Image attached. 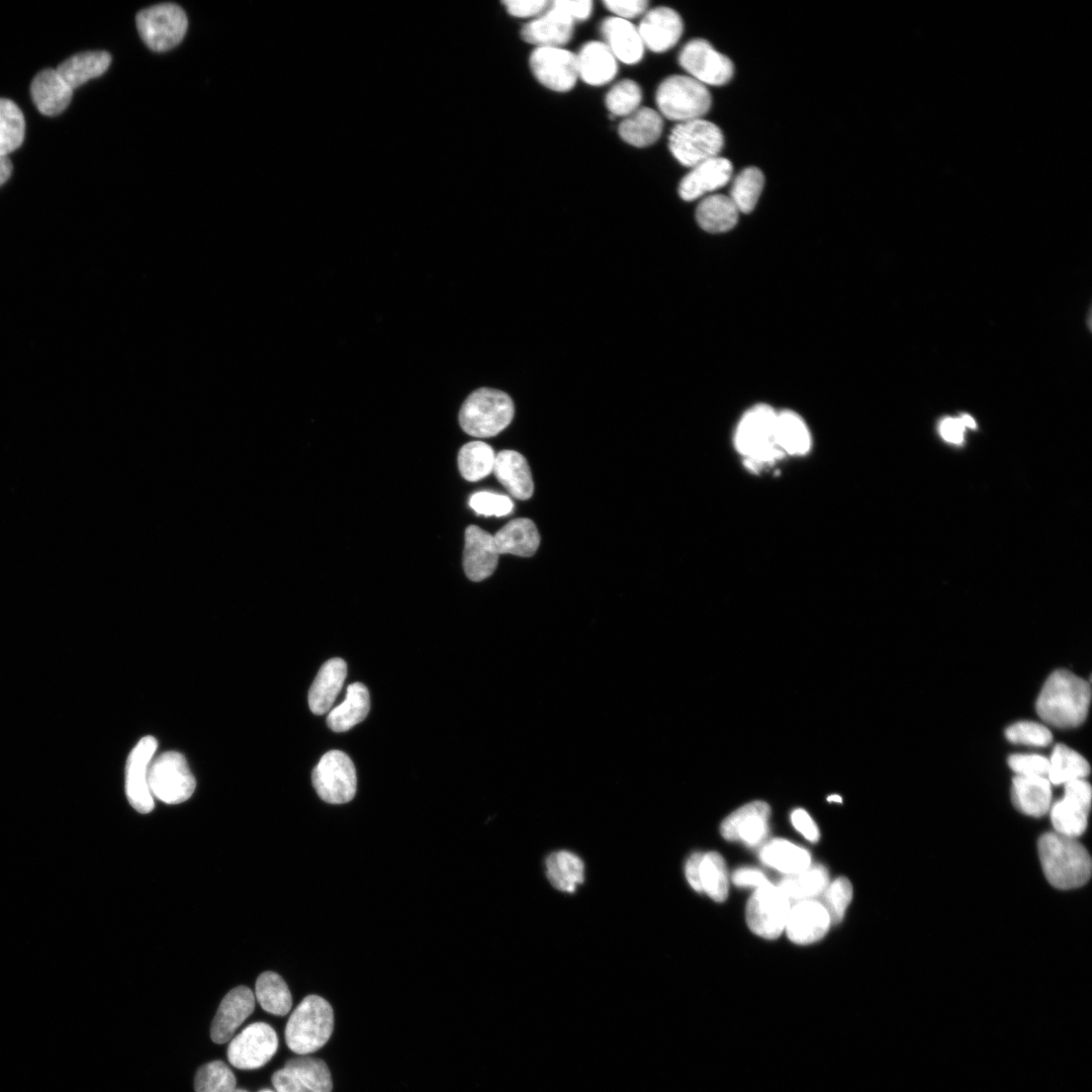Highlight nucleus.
Returning a JSON list of instances; mask_svg holds the SVG:
<instances>
[{
    "mask_svg": "<svg viewBox=\"0 0 1092 1092\" xmlns=\"http://www.w3.org/2000/svg\"><path fill=\"white\" fill-rule=\"evenodd\" d=\"M333 1028L330 1003L317 995H308L292 1011L285 1027V1041L292 1052L305 1056L323 1048Z\"/></svg>",
    "mask_w": 1092,
    "mask_h": 1092,
    "instance_id": "7ed1b4c3",
    "label": "nucleus"
},
{
    "mask_svg": "<svg viewBox=\"0 0 1092 1092\" xmlns=\"http://www.w3.org/2000/svg\"><path fill=\"white\" fill-rule=\"evenodd\" d=\"M678 64L690 77L704 85H724L734 74L731 60L703 38L692 39L682 47Z\"/></svg>",
    "mask_w": 1092,
    "mask_h": 1092,
    "instance_id": "f8f14e48",
    "label": "nucleus"
},
{
    "mask_svg": "<svg viewBox=\"0 0 1092 1092\" xmlns=\"http://www.w3.org/2000/svg\"><path fill=\"white\" fill-rule=\"evenodd\" d=\"M272 1084L276 1092H309L291 1073L280 1069L272 1076Z\"/></svg>",
    "mask_w": 1092,
    "mask_h": 1092,
    "instance_id": "13d9d810",
    "label": "nucleus"
},
{
    "mask_svg": "<svg viewBox=\"0 0 1092 1092\" xmlns=\"http://www.w3.org/2000/svg\"><path fill=\"white\" fill-rule=\"evenodd\" d=\"M731 162L722 157L706 160L695 167L681 179L678 194L686 201L695 200L708 192L723 187L731 178Z\"/></svg>",
    "mask_w": 1092,
    "mask_h": 1092,
    "instance_id": "5701e85b",
    "label": "nucleus"
},
{
    "mask_svg": "<svg viewBox=\"0 0 1092 1092\" xmlns=\"http://www.w3.org/2000/svg\"><path fill=\"white\" fill-rule=\"evenodd\" d=\"M662 116L649 107H639L624 117L618 126L620 138L628 145L646 148L653 145L661 135Z\"/></svg>",
    "mask_w": 1092,
    "mask_h": 1092,
    "instance_id": "7c9ffc66",
    "label": "nucleus"
},
{
    "mask_svg": "<svg viewBox=\"0 0 1092 1092\" xmlns=\"http://www.w3.org/2000/svg\"><path fill=\"white\" fill-rule=\"evenodd\" d=\"M791 820L794 827L801 832L805 838L815 842L819 839V830L811 816L801 808L793 811Z\"/></svg>",
    "mask_w": 1092,
    "mask_h": 1092,
    "instance_id": "4d7b16f0",
    "label": "nucleus"
},
{
    "mask_svg": "<svg viewBox=\"0 0 1092 1092\" xmlns=\"http://www.w3.org/2000/svg\"><path fill=\"white\" fill-rule=\"evenodd\" d=\"M739 210L732 199L724 194L704 198L696 210L699 225L709 233H724L737 223Z\"/></svg>",
    "mask_w": 1092,
    "mask_h": 1092,
    "instance_id": "72a5a7b5",
    "label": "nucleus"
},
{
    "mask_svg": "<svg viewBox=\"0 0 1092 1092\" xmlns=\"http://www.w3.org/2000/svg\"><path fill=\"white\" fill-rule=\"evenodd\" d=\"M732 882L739 887L755 886L757 888L769 883L760 871L745 868L739 869L733 873Z\"/></svg>",
    "mask_w": 1092,
    "mask_h": 1092,
    "instance_id": "bf43d9fd",
    "label": "nucleus"
},
{
    "mask_svg": "<svg viewBox=\"0 0 1092 1092\" xmlns=\"http://www.w3.org/2000/svg\"><path fill=\"white\" fill-rule=\"evenodd\" d=\"M32 100L44 115H57L63 112L71 102L73 89L62 79L56 70L46 69L38 72L30 85Z\"/></svg>",
    "mask_w": 1092,
    "mask_h": 1092,
    "instance_id": "a878e982",
    "label": "nucleus"
},
{
    "mask_svg": "<svg viewBox=\"0 0 1092 1092\" xmlns=\"http://www.w3.org/2000/svg\"><path fill=\"white\" fill-rule=\"evenodd\" d=\"M791 906L789 899L770 883L757 888L746 906L749 929L764 938L774 939L783 932Z\"/></svg>",
    "mask_w": 1092,
    "mask_h": 1092,
    "instance_id": "9b49d317",
    "label": "nucleus"
},
{
    "mask_svg": "<svg viewBox=\"0 0 1092 1092\" xmlns=\"http://www.w3.org/2000/svg\"><path fill=\"white\" fill-rule=\"evenodd\" d=\"M703 892L716 902H723L728 895V873L723 857L718 852H708L700 867Z\"/></svg>",
    "mask_w": 1092,
    "mask_h": 1092,
    "instance_id": "a18cd8bd",
    "label": "nucleus"
},
{
    "mask_svg": "<svg viewBox=\"0 0 1092 1092\" xmlns=\"http://www.w3.org/2000/svg\"><path fill=\"white\" fill-rule=\"evenodd\" d=\"M233 1071L221 1061L201 1066L194 1078L195 1092H232L236 1088Z\"/></svg>",
    "mask_w": 1092,
    "mask_h": 1092,
    "instance_id": "de8ad7c7",
    "label": "nucleus"
},
{
    "mask_svg": "<svg viewBox=\"0 0 1092 1092\" xmlns=\"http://www.w3.org/2000/svg\"><path fill=\"white\" fill-rule=\"evenodd\" d=\"M1049 762L1048 779L1054 785H1065L1085 779L1090 772L1088 761L1077 751L1062 743L1055 746Z\"/></svg>",
    "mask_w": 1092,
    "mask_h": 1092,
    "instance_id": "ea45409f",
    "label": "nucleus"
},
{
    "mask_svg": "<svg viewBox=\"0 0 1092 1092\" xmlns=\"http://www.w3.org/2000/svg\"><path fill=\"white\" fill-rule=\"evenodd\" d=\"M637 28L644 47L659 54L677 43L684 31V22L674 9L658 6L645 12Z\"/></svg>",
    "mask_w": 1092,
    "mask_h": 1092,
    "instance_id": "a211bd4d",
    "label": "nucleus"
},
{
    "mask_svg": "<svg viewBox=\"0 0 1092 1092\" xmlns=\"http://www.w3.org/2000/svg\"><path fill=\"white\" fill-rule=\"evenodd\" d=\"M493 536L497 554H513L530 557L537 551L540 535L533 521L519 518L510 521Z\"/></svg>",
    "mask_w": 1092,
    "mask_h": 1092,
    "instance_id": "c756f323",
    "label": "nucleus"
},
{
    "mask_svg": "<svg viewBox=\"0 0 1092 1092\" xmlns=\"http://www.w3.org/2000/svg\"><path fill=\"white\" fill-rule=\"evenodd\" d=\"M255 995L246 986L232 989L221 1000L210 1027V1037L215 1043H225L235 1031L253 1013Z\"/></svg>",
    "mask_w": 1092,
    "mask_h": 1092,
    "instance_id": "6ab92c4d",
    "label": "nucleus"
},
{
    "mask_svg": "<svg viewBox=\"0 0 1092 1092\" xmlns=\"http://www.w3.org/2000/svg\"><path fill=\"white\" fill-rule=\"evenodd\" d=\"M347 675V664L339 657L326 661L308 692V705L315 715L328 712L340 693Z\"/></svg>",
    "mask_w": 1092,
    "mask_h": 1092,
    "instance_id": "cd10ccee",
    "label": "nucleus"
},
{
    "mask_svg": "<svg viewBox=\"0 0 1092 1092\" xmlns=\"http://www.w3.org/2000/svg\"><path fill=\"white\" fill-rule=\"evenodd\" d=\"M573 31L574 22L550 2L545 12L522 27L520 34L524 41L536 48H562Z\"/></svg>",
    "mask_w": 1092,
    "mask_h": 1092,
    "instance_id": "aec40b11",
    "label": "nucleus"
},
{
    "mask_svg": "<svg viewBox=\"0 0 1092 1092\" xmlns=\"http://www.w3.org/2000/svg\"><path fill=\"white\" fill-rule=\"evenodd\" d=\"M1008 764L1017 776L1048 777L1049 759L1038 754H1012Z\"/></svg>",
    "mask_w": 1092,
    "mask_h": 1092,
    "instance_id": "603ef678",
    "label": "nucleus"
},
{
    "mask_svg": "<svg viewBox=\"0 0 1092 1092\" xmlns=\"http://www.w3.org/2000/svg\"><path fill=\"white\" fill-rule=\"evenodd\" d=\"M255 998L261 1007L274 1015H286L292 1005L291 993L281 976L274 972L262 973L255 987Z\"/></svg>",
    "mask_w": 1092,
    "mask_h": 1092,
    "instance_id": "58836bf2",
    "label": "nucleus"
},
{
    "mask_svg": "<svg viewBox=\"0 0 1092 1092\" xmlns=\"http://www.w3.org/2000/svg\"><path fill=\"white\" fill-rule=\"evenodd\" d=\"M575 55L578 79L587 85H606L618 73V61L603 41H587Z\"/></svg>",
    "mask_w": 1092,
    "mask_h": 1092,
    "instance_id": "393cba45",
    "label": "nucleus"
},
{
    "mask_svg": "<svg viewBox=\"0 0 1092 1092\" xmlns=\"http://www.w3.org/2000/svg\"><path fill=\"white\" fill-rule=\"evenodd\" d=\"M659 114L684 122L702 118L712 104L706 85L686 75H671L661 81L655 93Z\"/></svg>",
    "mask_w": 1092,
    "mask_h": 1092,
    "instance_id": "423d86ee",
    "label": "nucleus"
},
{
    "mask_svg": "<svg viewBox=\"0 0 1092 1092\" xmlns=\"http://www.w3.org/2000/svg\"><path fill=\"white\" fill-rule=\"evenodd\" d=\"M1090 699L1088 681L1069 670L1058 669L1043 684L1036 700V712L1050 725L1075 727L1085 721Z\"/></svg>",
    "mask_w": 1092,
    "mask_h": 1092,
    "instance_id": "f257e3e1",
    "label": "nucleus"
},
{
    "mask_svg": "<svg viewBox=\"0 0 1092 1092\" xmlns=\"http://www.w3.org/2000/svg\"><path fill=\"white\" fill-rule=\"evenodd\" d=\"M1011 798L1020 812L1039 817L1052 806V787L1046 777L1015 776L1012 781Z\"/></svg>",
    "mask_w": 1092,
    "mask_h": 1092,
    "instance_id": "c85d7f7f",
    "label": "nucleus"
},
{
    "mask_svg": "<svg viewBox=\"0 0 1092 1092\" xmlns=\"http://www.w3.org/2000/svg\"><path fill=\"white\" fill-rule=\"evenodd\" d=\"M503 4L512 16L526 18L541 15L547 10L550 2L547 0H507Z\"/></svg>",
    "mask_w": 1092,
    "mask_h": 1092,
    "instance_id": "5fc2aeb1",
    "label": "nucleus"
},
{
    "mask_svg": "<svg viewBox=\"0 0 1092 1092\" xmlns=\"http://www.w3.org/2000/svg\"><path fill=\"white\" fill-rule=\"evenodd\" d=\"M642 97V89L637 82L623 79L607 92L605 105L614 117H626L640 107Z\"/></svg>",
    "mask_w": 1092,
    "mask_h": 1092,
    "instance_id": "49530a36",
    "label": "nucleus"
},
{
    "mask_svg": "<svg viewBox=\"0 0 1092 1092\" xmlns=\"http://www.w3.org/2000/svg\"><path fill=\"white\" fill-rule=\"evenodd\" d=\"M135 21L140 36L154 52H165L180 43L188 25L184 10L174 3L145 8Z\"/></svg>",
    "mask_w": 1092,
    "mask_h": 1092,
    "instance_id": "1a4fd4ad",
    "label": "nucleus"
},
{
    "mask_svg": "<svg viewBox=\"0 0 1092 1092\" xmlns=\"http://www.w3.org/2000/svg\"><path fill=\"white\" fill-rule=\"evenodd\" d=\"M493 473L497 480L516 498L525 500L532 496L534 483L526 458L513 450H503L495 455Z\"/></svg>",
    "mask_w": 1092,
    "mask_h": 1092,
    "instance_id": "bb28decb",
    "label": "nucleus"
},
{
    "mask_svg": "<svg viewBox=\"0 0 1092 1092\" xmlns=\"http://www.w3.org/2000/svg\"><path fill=\"white\" fill-rule=\"evenodd\" d=\"M778 413L769 405L757 404L746 412L735 433V446L746 458V466L758 469L785 454L776 443Z\"/></svg>",
    "mask_w": 1092,
    "mask_h": 1092,
    "instance_id": "20e7f679",
    "label": "nucleus"
},
{
    "mask_svg": "<svg viewBox=\"0 0 1092 1092\" xmlns=\"http://www.w3.org/2000/svg\"><path fill=\"white\" fill-rule=\"evenodd\" d=\"M600 32L618 62L635 65L643 59L645 47L637 26L630 20L607 17L600 24Z\"/></svg>",
    "mask_w": 1092,
    "mask_h": 1092,
    "instance_id": "b1692460",
    "label": "nucleus"
},
{
    "mask_svg": "<svg viewBox=\"0 0 1092 1092\" xmlns=\"http://www.w3.org/2000/svg\"><path fill=\"white\" fill-rule=\"evenodd\" d=\"M1005 735L1013 743L1032 746H1046L1053 740V735L1045 726L1031 721L1012 724L1005 730Z\"/></svg>",
    "mask_w": 1092,
    "mask_h": 1092,
    "instance_id": "8fccbe9b",
    "label": "nucleus"
},
{
    "mask_svg": "<svg viewBox=\"0 0 1092 1092\" xmlns=\"http://www.w3.org/2000/svg\"><path fill=\"white\" fill-rule=\"evenodd\" d=\"M195 786V779L180 752L166 751L152 760L149 787L153 798L170 805L179 804L192 796Z\"/></svg>",
    "mask_w": 1092,
    "mask_h": 1092,
    "instance_id": "6e6552de",
    "label": "nucleus"
},
{
    "mask_svg": "<svg viewBox=\"0 0 1092 1092\" xmlns=\"http://www.w3.org/2000/svg\"><path fill=\"white\" fill-rule=\"evenodd\" d=\"M498 554L493 536L481 528L470 525L464 533L463 569L472 581H481L496 568Z\"/></svg>",
    "mask_w": 1092,
    "mask_h": 1092,
    "instance_id": "412c9836",
    "label": "nucleus"
},
{
    "mask_svg": "<svg viewBox=\"0 0 1092 1092\" xmlns=\"http://www.w3.org/2000/svg\"><path fill=\"white\" fill-rule=\"evenodd\" d=\"M723 146L720 127L703 118L676 123L668 136L671 155L686 167L718 157Z\"/></svg>",
    "mask_w": 1092,
    "mask_h": 1092,
    "instance_id": "0eeeda50",
    "label": "nucleus"
},
{
    "mask_svg": "<svg viewBox=\"0 0 1092 1092\" xmlns=\"http://www.w3.org/2000/svg\"><path fill=\"white\" fill-rule=\"evenodd\" d=\"M827 801H829V802H837V803H841V802H842V798H841L840 796H838V795H831V796H829V797L827 798Z\"/></svg>",
    "mask_w": 1092,
    "mask_h": 1092,
    "instance_id": "69168bd1",
    "label": "nucleus"
},
{
    "mask_svg": "<svg viewBox=\"0 0 1092 1092\" xmlns=\"http://www.w3.org/2000/svg\"><path fill=\"white\" fill-rule=\"evenodd\" d=\"M583 862L572 852L560 850L546 859V875L556 889L572 893L583 881Z\"/></svg>",
    "mask_w": 1092,
    "mask_h": 1092,
    "instance_id": "4c0bfd02",
    "label": "nucleus"
},
{
    "mask_svg": "<svg viewBox=\"0 0 1092 1092\" xmlns=\"http://www.w3.org/2000/svg\"><path fill=\"white\" fill-rule=\"evenodd\" d=\"M512 398L504 391L479 388L470 393L461 405L459 424L468 435L489 438L506 429L514 417Z\"/></svg>",
    "mask_w": 1092,
    "mask_h": 1092,
    "instance_id": "39448f33",
    "label": "nucleus"
},
{
    "mask_svg": "<svg viewBox=\"0 0 1092 1092\" xmlns=\"http://www.w3.org/2000/svg\"><path fill=\"white\" fill-rule=\"evenodd\" d=\"M760 860L787 875L801 872L811 864L810 853L785 839H772L759 852Z\"/></svg>",
    "mask_w": 1092,
    "mask_h": 1092,
    "instance_id": "f704fd0d",
    "label": "nucleus"
},
{
    "mask_svg": "<svg viewBox=\"0 0 1092 1092\" xmlns=\"http://www.w3.org/2000/svg\"><path fill=\"white\" fill-rule=\"evenodd\" d=\"M939 432L943 439L950 443L961 444L964 441L965 427L960 419H944L940 423Z\"/></svg>",
    "mask_w": 1092,
    "mask_h": 1092,
    "instance_id": "052dcab7",
    "label": "nucleus"
},
{
    "mask_svg": "<svg viewBox=\"0 0 1092 1092\" xmlns=\"http://www.w3.org/2000/svg\"><path fill=\"white\" fill-rule=\"evenodd\" d=\"M828 881L826 868L816 863L785 876L777 887L789 900L803 901L817 897L828 885Z\"/></svg>",
    "mask_w": 1092,
    "mask_h": 1092,
    "instance_id": "c9c22d12",
    "label": "nucleus"
},
{
    "mask_svg": "<svg viewBox=\"0 0 1092 1092\" xmlns=\"http://www.w3.org/2000/svg\"><path fill=\"white\" fill-rule=\"evenodd\" d=\"M158 742L153 736L143 737L130 751L125 766V794L139 813H150L155 802L149 787V769Z\"/></svg>",
    "mask_w": 1092,
    "mask_h": 1092,
    "instance_id": "dca6fc26",
    "label": "nucleus"
},
{
    "mask_svg": "<svg viewBox=\"0 0 1092 1092\" xmlns=\"http://www.w3.org/2000/svg\"><path fill=\"white\" fill-rule=\"evenodd\" d=\"M776 443L784 454L804 455L810 450L811 436L799 415L790 411L778 413Z\"/></svg>",
    "mask_w": 1092,
    "mask_h": 1092,
    "instance_id": "e433bc0d",
    "label": "nucleus"
},
{
    "mask_svg": "<svg viewBox=\"0 0 1092 1092\" xmlns=\"http://www.w3.org/2000/svg\"><path fill=\"white\" fill-rule=\"evenodd\" d=\"M1037 849L1043 874L1054 887L1074 889L1090 879V854L1076 838L1048 832L1038 839Z\"/></svg>",
    "mask_w": 1092,
    "mask_h": 1092,
    "instance_id": "f03ea898",
    "label": "nucleus"
},
{
    "mask_svg": "<svg viewBox=\"0 0 1092 1092\" xmlns=\"http://www.w3.org/2000/svg\"><path fill=\"white\" fill-rule=\"evenodd\" d=\"M232 1092H248V1091L245 1090V1089H241V1088H235Z\"/></svg>",
    "mask_w": 1092,
    "mask_h": 1092,
    "instance_id": "338daca9",
    "label": "nucleus"
},
{
    "mask_svg": "<svg viewBox=\"0 0 1092 1092\" xmlns=\"http://www.w3.org/2000/svg\"><path fill=\"white\" fill-rule=\"evenodd\" d=\"M370 710L367 688L361 682L348 686L345 700L328 715V726L335 732H345L362 722Z\"/></svg>",
    "mask_w": 1092,
    "mask_h": 1092,
    "instance_id": "2f4dec72",
    "label": "nucleus"
},
{
    "mask_svg": "<svg viewBox=\"0 0 1092 1092\" xmlns=\"http://www.w3.org/2000/svg\"><path fill=\"white\" fill-rule=\"evenodd\" d=\"M815 898L826 910L830 923L836 924L842 920L851 901L852 886L846 878L840 877L828 884Z\"/></svg>",
    "mask_w": 1092,
    "mask_h": 1092,
    "instance_id": "09e8293b",
    "label": "nucleus"
},
{
    "mask_svg": "<svg viewBox=\"0 0 1092 1092\" xmlns=\"http://www.w3.org/2000/svg\"><path fill=\"white\" fill-rule=\"evenodd\" d=\"M259 1092H274V1091H272L270 1089H263V1090H260Z\"/></svg>",
    "mask_w": 1092,
    "mask_h": 1092,
    "instance_id": "774afa93",
    "label": "nucleus"
},
{
    "mask_svg": "<svg viewBox=\"0 0 1092 1092\" xmlns=\"http://www.w3.org/2000/svg\"><path fill=\"white\" fill-rule=\"evenodd\" d=\"M960 421L962 422L964 427H969V428H972V429L976 428V423H975L974 419L970 415H967V414L963 415L960 418Z\"/></svg>",
    "mask_w": 1092,
    "mask_h": 1092,
    "instance_id": "0e129e2a",
    "label": "nucleus"
},
{
    "mask_svg": "<svg viewBox=\"0 0 1092 1092\" xmlns=\"http://www.w3.org/2000/svg\"><path fill=\"white\" fill-rule=\"evenodd\" d=\"M704 853L694 852L686 862L685 873L687 880L691 887L697 892H703L701 879H700V867Z\"/></svg>",
    "mask_w": 1092,
    "mask_h": 1092,
    "instance_id": "680f3d73",
    "label": "nucleus"
},
{
    "mask_svg": "<svg viewBox=\"0 0 1092 1092\" xmlns=\"http://www.w3.org/2000/svg\"><path fill=\"white\" fill-rule=\"evenodd\" d=\"M551 5L563 12L574 23L585 21L592 16L594 3L589 0H555Z\"/></svg>",
    "mask_w": 1092,
    "mask_h": 1092,
    "instance_id": "6e6d98bb",
    "label": "nucleus"
},
{
    "mask_svg": "<svg viewBox=\"0 0 1092 1092\" xmlns=\"http://www.w3.org/2000/svg\"><path fill=\"white\" fill-rule=\"evenodd\" d=\"M1064 797L1050 808L1055 832L1077 838L1086 830L1091 807V787L1085 779L1064 785Z\"/></svg>",
    "mask_w": 1092,
    "mask_h": 1092,
    "instance_id": "2eb2a0df",
    "label": "nucleus"
},
{
    "mask_svg": "<svg viewBox=\"0 0 1092 1092\" xmlns=\"http://www.w3.org/2000/svg\"><path fill=\"white\" fill-rule=\"evenodd\" d=\"M277 1048L278 1036L273 1027L265 1022H255L231 1039L226 1054L235 1068L254 1070L266 1065Z\"/></svg>",
    "mask_w": 1092,
    "mask_h": 1092,
    "instance_id": "ddd939ff",
    "label": "nucleus"
},
{
    "mask_svg": "<svg viewBox=\"0 0 1092 1092\" xmlns=\"http://www.w3.org/2000/svg\"><path fill=\"white\" fill-rule=\"evenodd\" d=\"M469 506L479 515L496 517L509 515L514 507L509 496L489 491H479L472 494L469 498Z\"/></svg>",
    "mask_w": 1092,
    "mask_h": 1092,
    "instance_id": "3c124183",
    "label": "nucleus"
},
{
    "mask_svg": "<svg viewBox=\"0 0 1092 1092\" xmlns=\"http://www.w3.org/2000/svg\"><path fill=\"white\" fill-rule=\"evenodd\" d=\"M311 781L318 797L330 804L347 803L356 794L354 763L340 750H331L322 756L312 770Z\"/></svg>",
    "mask_w": 1092,
    "mask_h": 1092,
    "instance_id": "9d476101",
    "label": "nucleus"
},
{
    "mask_svg": "<svg viewBox=\"0 0 1092 1092\" xmlns=\"http://www.w3.org/2000/svg\"><path fill=\"white\" fill-rule=\"evenodd\" d=\"M12 173V163L8 155L0 154V186L4 184Z\"/></svg>",
    "mask_w": 1092,
    "mask_h": 1092,
    "instance_id": "e2e57ef3",
    "label": "nucleus"
},
{
    "mask_svg": "<svg viewBox=\"0 0 1092 1092\" xmlns=\"http://www.w3.org/2000/svg\"><path fill=\"white\" fill-rule=\"evenodd\" d=\"M769 806L763 801L743 805L721 824L722 836L731 841L741 840L750 846L759 844L767 834Z\"/></svg>",
    "mask_w": 1092,
    "mask_h": 1092,
    "instance_id": "f3484780",
    "label": "nucleus"
},
{
    "mask_svg": "<svg viewBox=\"0 0 1092 1092\" xmlns=\"http://www.w3.org/2000/svg\"><path fill=\"white\" fill-rule=\"evenodd\" d=\"M830 925L824 907L814 899L803 900L791 907L786 933L797 944H808L822 938Z\"/></svg>",
    "mask_w": 1092,
    "mask_h": 1092,
    "instance_id": "4be33fe9",
    "label": "nucleus"
},
{
    "mask_svg": "<svg viewBox=\"0 0 1092 1092\" xmlns=\"http://www.w3.org/2000/svg\"><path fill=\"white\" fill-rule=\"evenodd\" d=\"M495 455L493 449L484 442L466 443L458 453L460 474L468 481L484 478L493 470Z\"/></svg>",
    "mask_w": 1092,
    "mask_h": 1092,
    "instance_id": "a19ab883",
    "label": "nucleus"
},
{
    "mask_svg": "<svg viewBox=\"0 0 1092 1092\" xmlns=\"http://www.w3.org/2000/svg\"><path fill=\"white\" fill-rule=\"evenodd\" d=\"M763 186V173L756 167H748L734 179L729 197L739 212L747 213L754 209Z\"/></svg>",
    "mask_w": 1092,
    "mask_h": 1092,
    "instance_id": "c03bdc74",
    "label": "nucleus"
},
{
    "mask_svg": "<svg viewBox=\"0 0 1092 1092\" xmlns=\"http://www.w3.org/2000/svg\"><path fill=\"white\" fill-rule=\"evenodd\" d=\"M25 122L22 111L11 100L0 98V154L8 155L18 149L24 139Z\"/></svg>",
    "mask_w": 1092,
    "mask_h": 1092,
    "instance_id": "37998d69",
    "label": "nucleus"
},
{
    "mask_svg": "<svg viewBox=\"0 0 1092 1092\" xmlns=\"http://www.w3.org/2000/svg\"><path fill=\"white\" fill-rule=\"evenodd\" d=\"M603 4L615 17L629 20L645 14L649 2L645 0H605Z\"/></svg>",
    "mask_w": 1092,
    "mask_h": 1092,
    "instance_id": "864d4df0",
    "label": "nucleus"
},
{
    "mask_svg": "<svg viewBox=\"0 0 1092 1092\" xmlns=\"http://www.w3.org/2000/svg\"><path fill=\"white\" fill-rule=\"evenodd\" d=\"M110 62L111 56L107 52H84L65 60L56 71L72 89H75L90 79L104 74Z\"/></svg>",
    "mask_w": 1092,
    "mask_h": 1092,
    "instance_id": "473e14b6",
    "label": "nucleus"
},
{
    "mask_svg": "<svg viewBox=\"0 0 1092 1092\" xmlns=\"http://www.w3.org/2000/svg\"><path fill=\"white\" fill-rule=\"evenodd\" d=\"M535 79L555 92L570 91L578 80L576 55L563 48H536L529 57Z\"/></svg>",
    "mask_w": 1092,
    "mask_h": 1092,
    "instance_id": "4468645a",
    "label": "nucleus"
},
{
    "mask_svg": "<svg viewBox=\"0 0 1092 1092\" xmlns=\"http://www.w3.org/2000/svg\"><path fill=\"white\" fill-rule=\"evenodd\" d=\"M284 1069L291 1073L309 1092H332L333 1081L327 1064L316 1058L302 1056L288 1060Z\"/></svg>",
    "mask_w": 1092,
    "mask_h": 1092,
    "instance_id": "79ce46f5",
    "label": "nucleus"
}]
</instances>
